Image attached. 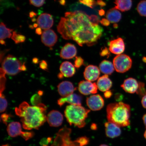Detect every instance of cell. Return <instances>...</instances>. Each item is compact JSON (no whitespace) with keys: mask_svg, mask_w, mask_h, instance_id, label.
I'll return each instance as SVG.
<instances>
[{"mask_svg":"<svg viewBox=\"0 0 146 146\" xmlns=\"http://www.w3.org/2000/svg\"><path fill=\"white\" fill-rule=\"evenodd\" d=\"M11 115L4 113L2 114L1 116V118L3 122V123L7 125L9 118L11 117Z\"/></svg>","mask_w":146,"mask_h":146,"instance_id":"obj_39","label":"cell"},{"mask_svg":"<svg viewBox=\"0 0 146 146\" xmlns=\"http://www.w3.org/2000/svg\"><path fill=\"white\" fill-rule=\"evenodd\" d=\"M100 69L105 75H110L113 72L114 67L113 64L107 60H104L100 64Z\"/></svg>","mask_w":146,"mask_h":146,"instance_id":"obj_25","label":"cell"},{"mask_svg":"<svg viewBox=\"0 0 146 146\" xmlns=\"http://www.w3.org/2000/svg\"><path fill=\"white\" fill-rule=\"evenodd\" d=\"M41 40L46 46L52 48L57 42L58 36L53 30L48 29L44 31L42 34Z\"/></svg>","mask_w":146,"mask_h":146,"instance_id":"obj_10","label":"cell"},{"mask_svg":"<svg viewBox=\"0 0 146 146\" xmlns=\"http://www.w3.org/2000/svg\"><path fill=\"white\" fill-rule=\"evenodd\" d=\"M144 136H145V138L146 139V130L145 132V134H144Z\"/></svg>","mask_w":146,"mask_h":146,"instance_id":"obj_53","label":"cell"},{"mask_svg":"<svg viewBox=\"0 0 146 146\" xmlns=\"http://www.w3.org/2000/svg\"><path fill=\"white\" fill-rule=\"evenodd\" d=\"M34 133L33 132H23L21 135V136L24 139L25 141L32 138L34 136Z\"/></svg>","mask_w":146,"mask_h":146,"instance_id":"obj_37","label":"cell"},{"mask_svg":"<svg viewBox=\"0 0 146 146\" xmlns=\"http://www.w3.org/2000/svg\"><path fill=\"white\" fill-rule=\"evenodd\" d=\"M57 29L64 39L73 40L81 46L95 44L103 31V28L93 23L87 15L79 11L66 13Z\"/></svg>","mask_w":146,"mask_h":146,"instance_id":"obj_1","label":"cell"},{"mask_svg":"<svg viewBox=\"0 0 146 146\" xmlns=\"http://www.w3.org/2000/svg\"><path fill=\"white\" fill-rule=\"evenodd\" d=\"M90 112V110L81 105H71L67 106L64 113L67 121L70 125L82 128L86 124L85 120Z\"/></svg>","mask_w":146,"mask_h":146,"instance_id":"obj_4","label":"cell"},{"mask_svg":"<svg viewBox=\"0 0 146 146\" xmlns=\"http://www.w3.org/2000/svg\"><path fill=\"white\" fill-rule=\"evenodd\" d=\"M86 104L91 110L96 111L103 108L104 106V101L100 95H93L87 98Z\"/></svg>","mask_w":146,"mask_h":146,"instance_id":"obj_9","label":"cell"},{"mask_svg":"<svg viewBox=\"0 0 146 146\" xmlns=\"http://www.w3.org/2000/svg\"><path fill=\"white\" fill-rule=\"evenodd\" d=\"M7 131L9 135L12 137L21 136L23 132L21 124L17 122H12L9 124Z\"/></svg>","mask_w":146,"mask_h":146,"instance_id":"obj_22","label":"cell"},{"mask_svg":"<svg viewBox=\"0 0 146 146\" xmlns=\"http://www.w3.org/2000/svg\"><path fill=\"white\" fill-rule=\"evenodd\" d=\"M31 5L36 7H40L44 4L45 0H29Z\"/></svg>","mask_w":146,"mask_h":146,"instance_id":"obj_36","label":"cell"},{"mask_svg":"<svg viewBox=\"0 0 146 146\" xmlns=\"http://www.w3.org/2000/svg\"><path fill=\"white\" fill-rule=\"evenodd\" d=\"M106 111L109 122L121 127L130 125V107L129 105L121 102L111 103L107 106Z\"/></svg>","mask_w":146,"mask_h":146,"instance_id":"obj_3","label":"cell"},{"mask_svg":"<svg viewBox=\"0 0 146 146\" xmlns=\"http://www.w3.org/2000/svg\"><path fill=\"white\" fill-rule=\"evenodd\" d=\"M6 73L3 69L1 68V73H0V93L1 95L2 94L3 92L5 89V82L6 78L5 77Z\"/></svg>","mask_w":146,"mask_h":146,"instance_id":"obj_28","label":"cell"},{"mask_svg":"<svg viewBox=\"0 0 146 146\" xmlns=\"http://www.w3.org/2000/svg\"><path fill=\"white\" fill-rule=\"evenodd\" d=\"M47 64L46 62L43 60L41 61L40 63V67L43 70L47 71Z\"/></svg>","mask_w":146,"mask_h":146,"instance_id":"obj_40","label":"cell"},{"mask_svg":"<svg viewBox=\"0 0 146 146\" xmlns=\"http://www.w3.org/2000/svg\"><path fill=\"white\" fill-rule=\"evenodd\" d=\"M58 90L60 96L65 97L73 94L76 88L71 82L65 81L62 82L58 86Z\"/></svg>","mask_w":146,"mask_h":146,"instance_id":"obj_15","label":"cell"},{"mask_svg":"<svg viewBox=\"0 0 146 146\" xmlns=\"http://www.w3.org/2000/svg\"><path fill=\"white\" fill-rule=\"evenodd\" d=\"M47 107L41 103L31 106L26 102H23L15 109L16 114L21 118L24 129L27 130L38 129L47 120L45 115Z\"/></svg>","mask_w":146,"mask_h":146,"instance_id":"obj_2","label":"cell"},{"mask_svg":"<svg viewBox=\"0 0 146 146\" xmlns=\"http://www.w3.org/2000/svg\"><path fill=\"white\" fill-rule=\"evenodd\" d=\"M100 146H109L108 145H100Z\"/></svg>","mask_w":146,"mask_h":146,"instance_id":"obj_54","label":"cell"},{"mask_svg":"<svg viewBox=\"0 0 146 146\" xmlns=\"http://www.w3.org/2000/svg\"><path fill=\"white\" fill-rule=\"evenodd\" d=\"M71 129L66 127L60 129L51 146H80L76 141L71 140Z\"/></svg>","mask_w":146,"mask_h":146,"instance_id":"obj_6","label":"cell"},{"mask_svg":"<svg viewBox=\"0 0 146 146\" xmlns=\"http://www.w3.org/2000/svg\"><path fill=\"white\" fill-rule=\"evenodd\" d=\"M1 146H10L8 145H3Z\"/></svg>","mask_w":146,"mask_h":146,"instance_id":"obj_55","label":"cell"},{"mask_svg":"<svg viewBox=\"0 0 146 146\" xmlns=\"http://www.w3.org/2000/svg\"><path fill=\"white\" fill-rule=\"evenodd\" d=\"M100 70L96 66L89 65L86 68L84 75L86 80L91 82L96 81L99 78Z\"/></svg>","mask_w":146,"mask_h":146,"instance_id":"obj_14","label":"cell"},{"mask_svg":"<svg viewBox=\"0 0 146 146\" xmlns=\"http://www.w3.org/2000/svg\"><path fill=\"white\" fill-rule=\"evenodd\" d=\"M141 103L144 108L146 109V94L142 98Z\"/></svg>","mask_w":146,"mask_h":146,"instance_id":"obj_44","label":"cell"},{"mask_svg":"<svg viewBox=\"0 0 146 146\" xmlns=\"http://www.w3.org/2000/svg\"><path fill=\"white\" fill-rule=\"evenodd\" d=\"M100 23L102 25H105V26H108L109 25L110 22L107 19H103L100 21Z\"/></svg>","mask_w":146,"mask_h":146,"instance_id":"obj_43","label":"cell"},{"mask_svg":"<svg viewBox=\"0 0 146 146\" xmlns=\"http://www.w3.org/2000/svg\"><path fill=\"white\" fill-rule=\"evenodd\" d=\"M82 98L81 96L76 94H72L70 95L60 98L58 100V104L61 107L64 104L67 103L71 105H81Z\"/></svg>","mask_w":146,"mask_h":146,"instance_id":"obj_16","label":"cell"},{"mask_svg":"<svg viewBox=\"0 0 146 146\" xmlns=\"http://www.w3.org/2000/svg\"><path fill=\"white\" fill-rule=\"evenodd\" d=\"M123 97L122 96V94H116L115 96V98L116 100H121L123 98Z\"/></svg>","mask_w":146,"mask_h":146,"instance_id":"obj_45","label":"cell"},{"mask_svg":"<svg viewBox=\"0 0 146 146\" xmlns=\"http://www.w3.org/2000/svg\"><path fill=\"white\" fill-rule=\"evenodd\" d=\"M43 146H47L46 145H43Z\"/></svg>","mask_w":146,"mask_h":146,"instance_id":"obj_56","label":"cell"},{"mask_svg":"<svg viewBox=\"0 0 146 146\" xmlns=\"http://www.w3.org/2000/svg\"><path fill=\"white\" fill-rule=\"evenodd\" d=\"M137 9L140 15L146 17V0L140 1L137 5Z\"/></svg>","mask_w":146,"mask_h":146,"instance_id":"obj_27","label":"cell"},{"mask_svg":"<svg viewBox=\"0 0 146 146\" xmlns=\"http://www.w3.org/2000/svg\"><path fill=\"white\" fill-rule=\"evenodd\" d=\"M84 60L80 56H76L74 61V66L77 68H80L84 64Z\"/></svg>","mask_w":146,"mask_h":146,"instance_id":"obj_35","label":"cell"},{"mask_svg":"<svg viewBox=\"0 0 146 146\" xmlns=\"http://www.w3.org/2000/svg\"><path fill=\"white\" fill-rule=\"evenodd\" d=\"M112 94V91L109 90L105 92L104 94V96L105 98H111Z\"/></svg>","mask_w":146,"mask_h":146,"instance_id":"obj_42","label":"cell"},{"mask_svg":"<svg viewBox=\"0 0 146 146\" xmlns=\"http://www.w3.org/2000/svg\"><path fill=\"white\" fill-rule=\"evenodd\" d=\"M80 3L88 7L92 8L95 4V0H79Z\"/></svg>","mask_w":146,"mask_h":146,"instance_id":"obj_33","label":"cell"},{"mask_svg":"<svg viewBox=\"0 0 146 146\" xmlns=\"http://www.w3.org/2000/svg\"><path fill=\"white\" fill-rule=\"evenodd\" d=\"M106 135L109 138H114L119 136L121 134V130L119 126L110 122L105 124Z\"/></svg>","mask_w":146,"mask_h":146,"instance_id":"obj_18","label":"cell"},{"mask_svg":"<svg viewBox=\"0 0 146 146\" xmlns=\"http://www.w3.org/2000/svg\"><path fill=\"white\" fill-rule=\"evenodd\" d=\"M137 94L140 95H145L146 91L145 88V84L141 82H139V86L137 91Z\"/></svg>","mask_w":146,"mask_h":146,"instance_id":"obj_34","label":"cell"},{"mask_svg":"<svg viewBox=\"0 0 146 146\" xmlns=\"http://www.w3.org/2000/svg\"><path fill=\"white\" fill-rule=\"evenodd\" d=\"M143 120L144 121V123L145 124V127H146V114L144 115L143 117Z\"/></svg>","mask_w":146,"mask_h":146,"instance_id":"obj_48","label":"cell"},{"mask_svg":"<svg viewBox=\"0 0 146 146\" xmlns=\"http://www.w3.org/2000/svg\"><path fill=\"white\" fill-rule=\"evenodd\" d=\"M38 94H39L40 96H41L42 95L43 92L41 91H39V92H38Z\"/></svg>","mask_w":146,"mask_h":146,"instance_id":"obj_51","label":"cell"},{"mask_svg":"<svg viewBox=\"0 0 146 146\" xmlns=\"http://www.w3.org/2000/svg\"><path fill=\"white\" fill-rule=\"evenodd\" d=\"M33 63L35 64L37 63L38 62V60L36 58H34V59H33Z\"/></svg>","mask_w":146,"mask_h":146,"instance_id":"obj_49","label":"cell"},{"mask_svg":"<svg viewBox=\"0 0 146 146\" xmlns=\"http://www.w3.org/2000/svg\"><path fill=\"white\" fill-rule=\"evenodd\" d=\"M110 51L107 48V47H105V48L102 49L101 52H100V55L102 56H107L109 57L110 54Z\"/></svg>","mask_w":146,"mask_h":146,"instance_id":"obj_38","label":"cell"},{"mask_svg":"<svg viewBox=\"0 0 146 146\" xmlns=\"http://www.w3.org/2000/svg\"><path fill=\"white\" fill-rule=\"evenodd\" d=\"M115 8L122 12L127 11L131 8L132 0H115Z\"/></svg>","mask_w":146,"mask_h":146,"instance_id":"obj_24","label":"cell"},{"mask_svg":"<svg viewBox=\"0 0 146 146\" xmlns=\"http://www.w3.org/2000/svg\"><path fill=\"white\" fill-rule=\"evenodd\" d=\"M31 102L32 104L34 106H37L42 103L41 98L38 94L34 95L31 99Z\"/></svg>","mask_w":146,"mask_h":146,"instance_id":"obj_30","label":"cell"},{"mask_svg":"<svg viewBox=\"0 0 146 146\" xmlns=\"http://www.w3.org/2000/svg\"><path fill=\"white\" fill-rule=\"evenodd\" d=\"M77 54L76 47L72 44L68 43L66 44L60 52V56L65 59H70L74 58Z\"/></svg>","mask_w":146,"mask_h":146,"instance_id":"obj_17","label":"cell"},{"mask_svg":"<svg viewBox=\"0 0 146 146\" xmlns=\"http://www.w3.org/2000/svg\"><path fill=\"white\" fill-rule=\"evenodd\" d=\"M0 30L1 40H3L7 38H10L11 37L12 35V32L13 30L7 28L3 23H1L0 24Z\"/></svg>","mask_w":146,"mask_h":146,"instance_id":"obj_26","label":"cell"},{"mask_svg":"<svg viewBox=\"0 0 146 146\" xmlns=\"http://www.w3.org/2000/svg\"><path fill=\"white\" fill-rule=\"evenodd\" d=\"M8 102L5 96L2 94L1 95V112H4L7 109Z\"/></svg>","mask_w":146,"mask_h":146,"instance_id":"obj_31","label":"cell"},{"mask_svg":"<svg viewBox=\"0 0 146 146\" xmlns=\"http://www.w3.org/2000/svg\"><path fill=\"white\" fill-rule=\"evenodd\" d=\"M51 140H52V139L50 138H48L47 139L43 138L41 141L40 145L42 146L46 145L47 144L50 143L51 141Z\"/></svg>","mask_w":146,"mask_h":146,"instance_id":"obj_41","label":"cell"},{"mask_svg":"<svg viewBox=\"0 0 146 146\" xmlns=\"http://www.w3.org/2000/svg\"><path fill=\"white\" fill-rule=\"evenodd\" d=\"M91 128L92 129H97V126L95 124H93L91 126Z\"/></svg>","mask_w":146,"mask_h":146,"instance_id":"obj_47","label":"cell"},{"mask_svg":"<svg viewBox=\"0 0 146 146\" xmlns=\"http://www.w3.org/2000/svg\"><path fill=\"white\" fill-rule=\"evenodd\" d=\"M36 34L38 35H41L42 34V31L41 30V29L40 28H38L36 29Z\"/></svg>","mask_w":146,"mask_h":146,"instance_id":"obj_46","label":"cell"},{"mask_svg":"<svg viewBox=\"0 0 146 146\" xmlns=\"http://www.w3.org/2000/svg\"><path fill=\"white\" fill-rule=\"evenodd\" d=\"M125 46L123 40L121 38L113 40L110 42L109 50L112 53L121 54L125 50Z\"/></svg>","mask_w":146,"mask_h":146,"instance_id":"obj_13","label":"cell"},{"mask_svg":"<svg viewBox=\"0 0 146 146\" xmlns=\"http://www.w3.org/2000/svg\"><path fill=\"white\" fill-rule=\"evenodd\" d=\"M113 64L117 72L123 73L127 72L131 68L132 61L129 56L121 54L118 55L114 58Z\"/></svg>","mask_w":146,"mask_h":146,"instance_id":"obj_7","label":"cell"},{"mask_svg":"<svg viewBox=\"0 0 146 146\" xmlns=\"http://www.w3.org/2000/svg\"><path fill=\"white\" fill-rule=\"evenodd\" d=\"M121 86L126 92L134 94L138 90L139 83L134 78H129L125 80Z\"/></svg>","mask_w":146,"mask_h":146,"instance_id":"obj_19","label":"cell"},{"mask_svg":"<svg viewBox=\"0 0 146 146\" xmlns=\"http://www.w3.org/2000/svg\"><path fill=\"white\" fill-rule=\"evenodd\" d=\"M96 84L100 90L105 92L111 88L112 83L108 76L105 75L98 78Z\"/></svg>","mask_w":146,"mask_h":146,"instance_id":"obj_20","label":"cell"},{"mask_svg":"<svg viewBox=\"0 0 146 146\" xmlns=\"http://www.w3.org/2000/svg\"><path fill=\"white\" fill-rule=\"evenodd\" d=\"M63 75L61 73H60V74L58 75V77L60 79H61V78H63Z\"/></svg>","mask_w":146,"mask_h":146,"instance_id":"obj_50","label":"cell"},{"mask_svg":"<svg viewBox=\"0 0 146 146\" xmlns=\"http://www.w3.org/2000/svg\"><path fill=\"white\" fill-rule=\"evenodd\" d=\"M60 69L61 74L66 77H72L76 72L74 66L68 61L64 62L62 63Z\"/></svg>","mask_w":146,"mask_h":146,"instance_id":"obj_21","label":"cell"},{"mask_svg":"<svg viewBox=\"0 0 146 146\" xmlns=\"http://www.w3.org/2000/svg\"><path fill=\"white\" fill-rule=\"evenodd\" d=\"M98 87L96 84L88 81H83L80 82L78 89L81 94L84 95L96 94L97 92Z\"/></svg>","mask_w":146,"mask_h":146,"instance_id":"obj_8","label":"cell"},{"mask_svg":"<svg viewBox=\"0 0 146 146\" xmlns=\"http://www.w3.org/2000/svg\"><path fill=\"white\" fill-rule=\"evenodd\" d=\"M11 38L16 44L23 42L26 39L25 36L18 34L15 31L13 32Z\"/></svg>","mask_w":146,"mask_h":146,"instance_id":"obj_29","label":"cell"},{"mask_svg":"<svg viewBox=\"0 0 146 146\" xmlns=\"http://www.w3.org/2000/svg\"><path fill=\"white\" fill-rule=\"evenodd\" d=\"M121 14L118 9L115 8L110 9L106 14V17L110 22L116 23L121 19Z\"/></svg>","mask_w":146,"mask_h":146,"instance_id":"obj_23","label":"cell"},{"mask_svg":"<svg viewBox=\"0 0 146 146\" xmlns=\"http://www.w3.org/2000/svg\"><path fill=\"white\" fill-rule=\"evenodd\" d=\"M76 141L80 146H85L89 143V139L86 137H82L78 138Z\"/></svg>","mask_w":146,"mask_h":146,"instance_id":"obj_32","label":"cell"},{"mask_svg":"<svg viewBox=\"0 0 146 146\" xmlns=\"http://www.w3.org/2000/svg\"><path fill=\"white\" fill-rule=\"evenodd\" d=\"M1 43L2 44H4L5 43V42L3 40H1Z\"/></svg>","mask_w":146,"mask_h":146,"instance_id":"obj_52","label":"cell"},{"mask_svg":"<svg viewBox=\"0 0 146 146\" xmlns=\"http://www.w3.org/2000/svg\"><path fill=\"white\" fill-rule=\"evenodd\" d=\"M36 22L40 28L45 30H47L52 26L54 24V20L51 15L43 13L38 17Z\"/></svg>","mask_w":146,"mask_h":146,"instance_id":"obj_12","label":"cell"},{"mask_svg":"<svg viewBox=\"0 0 146 146\" xmlns=\"http://www.w3.org/2000/svg\"><path fill=\"white\" fill-rule=\"evenodd\" d=\"M63 119V115L59 111L52 110L47 115V120L51 127H58L62 123Z\"/></svg>","mask_w":146,"mask_h":146,"instance_id":"obj_11","label":"cell"},{"mask_svg":"<svg viewBox=\"0 0 146 146\" xmlns=\"http://www.w3.org/2000/svg\"><path fill=\"white\" fill-rule=\"evenodd\" d=\"M2 68L6 74L15 76L21 72L26 70L25 63H22L15 56L9 54L3 60L2 63Z\"/></svg>","mask_w":146,"mask_h":146,"instance_id":"obj_5","label":"cell"}]
</instances>
